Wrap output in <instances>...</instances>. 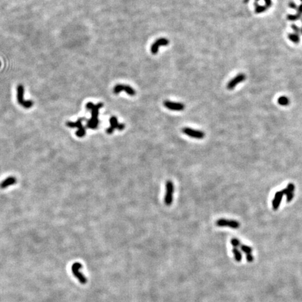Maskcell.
Wrapping results in <instances>:
<instances>
[{"label":"cell","mask_w":302,"mask_h":302,"mask_svg":"<svg viewBox=\"0 0 302 302\" xmlns=\"http://www.w3.org/2000/svg\"><path fill=\"white\" fill-rule=\"evenodd\" d=\"M295 190V185L293 183H290L288 184V186H287L286 188H285L282 190L283 192V195H286L287 202H290L292 200V199L294 198Z\"/></svg>","instance_id":"cell-12"},{"label":"cell","mask_w":302,"mask_h":302,"mask_svg":"<svg viewBox=\"0 0 302 302\" xmlns=\"http://www.w3.org/2000/svg\"><path fill=\"white\" fill-rule=\"evenodd\" d=\"M232 253L234 255V260L239 262L242 260V253L238 249V248H234L232 249Z\"/></svg>","instance_id":"cell-16"},{"label":"cell","mask_w":302,"mask_h":302,"mask_svg":"<svg viewBox=\"0 0 302 302\" xmlns=\"http://www.w3.org/2000/svg\"><path fill=\"white\" fill-rule=\"evenodd\" d=\"M283 191H278V192H276L274 195V197L272 201V207L273 210H278L279 206H280V204L282 201V199L283 197Z\"/></svg>","instance_id":"cell-13"},{"label":"cell","mask_w":302,"mask_h":302,"mask_svg":"<svg viewBox=\"0 0 302 302\" xmlns=\"http://www.w3.org/2000/svg\"><path fill=\"white\" fill-rule=\"evenodd\" d=\"M84 120H85V118H78V120H77L76 122H67V125L68 127H72V128H73V127L78 128V130H77V132H76V134L77 136H78V137H80V138L83 137V136H85V133H86V132H85V127L83 126V124H82V122Z\"/></svg>","instance_id":"cell-5"},{"label":"cell","mask_w":302,"mask_h":302,"mask_svg":"<svg viewBox=\"0 0 302 302\" xmlns=\"http://www.w3.org/2000/svg\"><path fill=\"white\" fill-rule=\"evenodd\" d=\"M16 183V179L15 177H13V176H11V177H8L7 179H5L4 181H3L1 183H0V187L2 189L7 188L8 186H12Z\"/></svg>","instance_id":"cell-15"},{"label":"cell","mask_w":302,"mask_h":302,"mask_svg":"<svg viewBox=\"0 0 302 302\" xmlns=\"http://www.w3.org/2000/svg\"><path fill=\"white\" fill-rule=\"evenodd\" d=\"M245 80V76L243 74H239L235 78H234L227 85V88L229 90H232L234 87L237 85L238 83L243 82Z\"/></svg>","instance_id":"cell-14"},{"label":"cell","mask_w":302,"mask_h":302,"mask_svg":"<svg viewBox=\"0 0 302 302\" xmlns=\"http://www.w3.org/2000/svg\"><path fill=\"white\" fill-rule=\"evenodd\" d=\"M125 125L122 123H119L118 119L116 116H111L110 118V127L106 129V133L111 134H112L116 129L120 131H122L125 129Z\"/></svg>","instance_id":"cell-6"},{"label":"cell","mask_w":302,"mask_h":302,"mask_svg":"<svg viewBox=\"0 0 302 302\" xmlns=\"http://www.w3.org/2000/svg\"><path fill=\"white\" fill-rule=\"evenodd\" d=\"M0 65H1V63H0Z\"/></svg>","instance_id":"cell-21"},{"label":"cell","mask_w":302,"mask_h":302,"mask_svg":"<svg viewBox=\"0 0 302 302\" xmlns=\"http://www.w3.org/2000/svg\"><path fill=\"white\" fill-rule=\"evenodd\" d=\"M122 91L127 93L130 96H134L136 95V91L132 87H130V85L119 84L116 85L113 88V93L116 94V95H118V94H119L120 92H122Z\"/></svg>","instance_id":"cell-8"},{"label":"cell","mask_w":302,"mask_h":302,"mask_svg":"<svg viewBox=\"0 0 302 302\" xmlns=\"http://www.w3.org/2000/svg\"><path fill=\"white\" fill-rule=\"evenodd\" d=\"M182 132H183L185 134L190 136V137L197 139H201L204 138L205 136V134L204 132H202V131L193 130L192 128H190V127L183 128Z\"/></svg>","instance_id":"cell-7"},{"label":"cell","mask_w":302,"mask_h":302,"mask_svg":"<svg viewBox=\"0 0 302 302\" xmlns=\"http://www.w3.org/2000/svg\"><path fill=\"white\" fill-rule=\"evenodd\" d=\"M278 103L283 106H286L289 104V100L285 97H282L278 99Z\"/></svg>","instance_id":"cell-19"},{"label":"cell","mask_w":302,"mask_h":302,"mask_svg":"<svg viewBox=\"0 0 302 302\" xmlns=\"http://www.w3.org/2000/svg\"><path fill=\"white\" fill-rule=\"evenodd\" d=\"M216 225L218 227H229L233 229H238L240 227V223L236 220H226L222 218L216 221Z\"/></svg>","instance_id":"cell-9"},{"label":"cell","mask_w":302,"mask_h":302,"mask_svg":"<svg viewBox=\"0 0 302 302\" xmlns=\"http://www.w3.org/2000/svg\"><path fill=\"white\" fill-rule=\"evenodd\" d=\"M246 260L248 262H252L254 260V256L252 255V254L246 255Z\"/></svg>","instance_id":"cell-20"},{"label":"cell","mask_w":302,"mask_h":302,"mask_svg":"<svg viewBox=\"0 0 302 302\" xmlns=\"http://www.w3.org/2000/svg\"><path fill=\"white\" fill-rule=\"evenodd\" d=\"M164 106L167 109L172 110V111H181L185 109L184 104L182 103H178V102H172L170 101L166 100L164 102Z\"/></svg>","instance_id":"cell-11"},{"label":"cell","mask_w":302,"mask_h":302,"mask_svg":"<svg viewBox=\"0 0 302 302\" xmlns=\"http://www.w3.org/2000/svg\"><path fill=\"white\" fill-rule=\"evenodd\" d=\"M174 192V186L172 181H167L166 183V193L164 196V204L170 206L173 202V195Z\"/></svg>","instance_id":"cell-4"},{"label":"cell","mask_w":302,"mask_h":302,"mask_svg":"<svg viewBox=\"0 0 302 302\" xmlns=\"http://www.w3.org/2000/svg\"><path fill=\"white\" fill-rule=\"evenodd\" d=\"M83 268V265L80 262H75L72 264V272L73 275L78 279V281L81 284H86L87 280V278L80 271L81 269Z\"/></svg>","instance_id":"cell-2"},{"label":"cell","mask_w":302,"mask_h":302,"mask_svg":"<svg viewBox=\"0 0 302 302\" xmlns=\"http://www.w3.org/2000/svg\"><path fill=\"white\" fill-rule=\"evenodd\" d=\"M169 44V41L166 38H159L153 43L150 48V52L153 55L158 53L159 48L160 46H166Z\"/></svg>","instance_id":"cell-10"},{"label":"cell","mask_w":302,"mask_h":302,"mask_svg":"<svg viewBox=\"0 0 302 302\" xmlns=\"http://www.w3.org/2000/svg\"><path fill=\"white\" fill-rule=\"evenodd\" d=\"M17 98H18V103L26 109H30L32 106L33 101L24 99V87L23 85H19L17 88Z\"/></svg>","instance_id":"cell-3"},{"label":"cell","mask_w":302,"mask_h":302,"mask_svg":"<svg viewBox=\"0 0 302 302\" xmlns=\"http://www.w3.org/2000/svg\"><path fill=\"white\" fill-rule=\"evenodd\" d=\"M231 244L232 245V246L234 248H238L241 246V243L238 238H232V240H231Z\"/></svg>","instance_id":"cell-18"},{"label":"cell","mask_w":302,"mask_h":302,"mask_svg":"<svg viewBox=\"0 0 302 302\" xmlns=\"http://www.w3.org/2000/svg\"><path fill=\"white\" fill-rule=\"evenodd\" d=\"M240 248H241V251L244 252L246 255L252 254V248L249 246H246V245L241 244Z\"/></svg>","instance_id":"cell-17"},{"label":"cell","mask_w":302,"mask_h":302,"mask_svg":"<svg viewBox=\"0 0 302 302\" xmlns=\"http://www.w3.org/2000/svg\"><path fill=\"white\" fill-rule=\"evenodd\" d=\"M103 106L104 104L102 103H99L98 104L95 105L92 102H88L86 104V109L92 111L91 112L92 117H91V119H90L87 122V127L92 130H95L97 128L99 123V120L98 119L99 110L103 107Z\"/></svg>","instance_id":"cell-1"}]
</instances>
